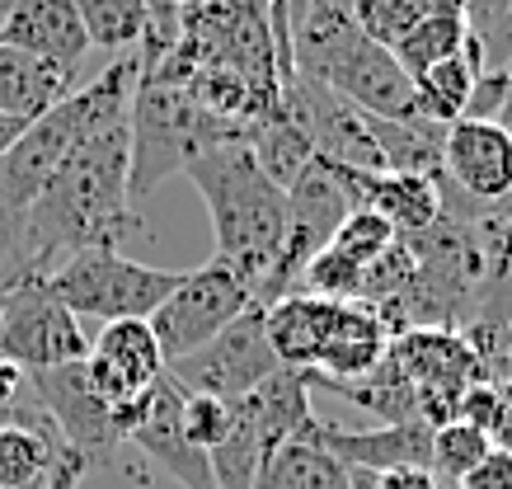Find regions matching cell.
Instances as JSON below:
<instances>
[{
  "label": "cell",
  "instance_id": "6da1fadb",
  "mask_svg": "<svg viewBox=\"0 0 512 489\" xmlns=\"http://www.w3.org/2000/svg\"><path fill=\"white\" fill-rule=\"evenodd\" d=\"M132 174V118L99 127L90 142L62 160L47 189L29 207L33 269L52 273L80 250H118L141 236V212L127 198Z\"/></svg>",
  "mask_w": 512,
  "mask_h": 489
},
{
  "label": "cell",
  "instance_id": "7a4b0ae2",
  "mask_svg": "<svg viewBox=\"0 0 512 489\" xmlns=\"http://www.w3.org/2000/svg\"><path fill=\"white\" fill-rule=\"evenodd\" d=\"M292 66L296 76L334 90L367 118H390V123L423 118L409 71L395 62V52L357 29L353 5L343 0H306V10L292 24Z\"/></svg>",
  "mask_w": 512,
  "mask_h": 489
},
{
  "label": "cell",
  "instance_id": "3957f363",
  "mask_svg": "<svg viewBox=\"0 0 512 489\" xmlns=\"http://www.w3.org/2000/svg\"><path fill=\"white\" fill-rule=\"evenodd\" d=\"M188 179L198 189L212 231H217V259L231 264L259 297L264 278L273 273L287 240V189L273 184L264 165L254 160L249 142H226L188 165Z\"/></svg>",
  "mask_w": 512,
  "mask_h": 489
},
{
  "label": "cell",
  "instance_id": "277c9868",
  "mask_svg": "<svg viewBox=\"0 0 512 489\" xmlns=\"http://www.w3.org/2000/svg\"><path fill=\"white\" fill-rule=\"evenodd\" d=\"M226 142H249V127L198 109L184 85L137 76V95H132V174H127L132 207L151 189H160L170 174H184L198 156H207V151H217Z\"/></svg>",
  "mask_w": 512,
  "mask_h": 489
},
{
  "label": "cell",
  "instance_id": "5b68a950",
  "mask_svg": "<svg viewBox=\"0 0 512 489\" xmlns=\"http://www.w3.org/2000/svg\"><path fill=\"white\" fill-rule=\"evenodd\" d=\"M179 278L184 273L137 264L123 250H80L47 273V287L76 320L90 316L113 325V320H151L160 301L179 287Z\"/></svg>",
  "mask_w": 512,
  "mask_h": 489
},
{
  "label": "cell",
  "instance_id": "8992f818",
  "mask_svg": "<svg viewBox=\"0 0 512 489\" xmlns=\"http://www.w3.org/2000/svg\"><path fill=\"white\" fill-rule=\"evenodd\" d=\"M90 344L80 320L52 297L47 273H24L0 287V358H10L24 372L71 367L90 358Z\"/></svg>",
  "mask_w": 512,
  "mask_h": 489
},
{
  "label": "cell",
  "instance_id": "52a82bcc",
  "mask_svg": "<svg viewBox=\"0 0 512 489\" xmlns=\"http://www.w3.org/2000/svg\"><path fill=\"white\" fill-rule=\"evenodd\" d=\"M249 306H254V292L231 264H202V269L184 273L179 287H174L170 297L156 306V316H151V330L160 339V353H165V367L188 358V353H198L217 339L226 325L245 316Z\"/></svg>",
  "mask_w": 512,
  "mask_h": 489
},
{
  "label": "cell",
  "instance_id": "ba28073f",
  "mask_svg": "<svg viewBox=\"0 0 512 489\" xmlns=\"http://www.w3.org/2000/svg\"><path fill=\"white\" fill-rule=\"evenodd\" d=\"M278 353L268 344L264 306H249L245 316L226 325L207 348L188 353L165 367V377L184 395H217V400H245L254 386H264L278 372Z\"/></svg>",
  "mask_w": 512,
  "mask_h": 489
},
{
  "label": "cell",
  "instance_id": "9c48e42d",
  "mask_svg": "<svg viewBox=\"0 0 512 489\" xmlns=\"http://www.w3.org/2000/svg\"><path fill=\"white\" fill-rule=\"evenodd\" d=\"M390 358L400 367L428 424H447L456 414V400L466 395V386L489 377L484 358L470 348V339L456 325H428V330H404L390 339Z\"/></svg>",
  "mask_w": 512,
  "mask_h": 489
},
{
  "label": "cell",
  "instance_id": "30bf717a",
  "mask_svg": "<svg viewBox=\"0 0 512 489\" xmlns=\"http://www.w3.org/2000/svg\"><path fill=\"white\" fill-rule=\"evenodd\" d=\"M179 410H184V391H179L170 377H160L151 391H141L137 400L118 405V410H113V424H118V433H123L127 447H132L141 461H151L156 471H165L184 489H217L212 461H207V452H198V447L184 438Z\"/></svg>",
  "mask_w": 512,
  "mask_h": 489
},
{
  "label": "cell",
  "instance_id": "8fae6325",
  "mask_svg": "<svg viewBox=\"0 0 512 489\" xmlns=\"http://www.w3.org/2000/svg\"><path fill=\"white\" fill-rule=\"evenodd\" d=\"M29 391L47 410V419L57 424L66 447L85 457V466H113V461L123 457L127 438L118 433V424H113V405H104V400L90 391L85 363L29 372Z\"/></svg>",
  "mask_w": 512,
  "mask_h": 489
},
{
  "label": "cell",
  "instance_id": "7c38bea8",
  "mask_svg": "<svg viewBox=\"0 0 512 489\" xmlns=\"http://www.w3.org/2000/svg\"><path fill=\"white\" fill-rule=\"evenodd\" d=\"M85 377H90V391L113 410L137 400L141 391H151L165 377V353H160L151 320H113V325H104V334L90 344Z\"/></svg>",
  "mask_w": 512,
  "mask_h": 489
},
{
  "label": "cell",
  "instance_id": "4fadbf2b",
  "mask_svg": "<svg viewBox=\"0 0 512 489\" xmlns=\"http://www.w3.org/2000/svg\"><path fill=\"white\" fill-rule=\"evenodd\" d=\"M442 184H456L470 203L498 207L512 198V132L480 118H461L442 142Z\"/></svg>",
  "mask_w": 512,
  "mask_h": 489
},
{
  "label": "cell",
  "instance_id": "5bb4252c",
  "mask_svg": "<svg viewBox=\"0 0 512 489\" xmlns=\"http://www.w3.org/2000/svg\"><path fill=\"white\" fill-rule=\"evenodd\" d=\"M301 438L325 447L348 471H395V466H428L433 471V424H381V428H339L315 414Z\"/></svg>",
  "mask_w": 512,
  "mask_h": 489
},
{
  "label": "cell",
  "instance_id": "9a60e30c",
  "mask_svg": "<svg viewBox=\"0 0 512 489\" xmlns=\"http://www.w3.org/2000/svg\"><path fill=\"white\" fill-rule=\"evenodd\" d=\"M0 43L76 71L90 52V33H85L76 0H15L0 19Z\"/></svg>",
  "mask_w": 512,
  "mask_h": 489
},
{
  "label": "cell",
  "instance_id": "2e32d148",
  "mask_svg": "<svg viewBox=\"0 0 512 489\" xmlns=\"http://www.w3.org/2000/svg\"><path fill=\"white\" fill-rule=\"evenodd\" d=\"M348 193H353V212H376L400 240L423 236L428 226L442 217V179L428 174H362L348 170Z\"/></svg>",
  "mask_w": 512,
  "mask_h": 489
},
{
  "label": "cell",
  "instance_id": "e0dca14e",
  "mask_svg": "<svg viewBox=\"0 0 512 489\" xmlns=\"http://www.w3.org/2000/svg\"><path fill=\"white\" fill-rule=\"evenodd\" d=\"M343 306L348 301H325V297H311V292H292V297L273 301L264 311V320H268V344L278 353V363L296 367V372H315L320 353H325L334 330H339Z\"/></svg>",
  "mask_w": 512,
  "mask_h": 489
},
{
  "label": "cell",
  "instance_id": "ac0fdd59",
  "mask_svg": "<svg viewBox=\"0 0 512 489\" xmlns=\"http://www.w3.org/2000/svg\"><path fill=\"white\" fill-rule=\"evenodd\" d=\"M71 95H76V71L52 66L24 48L0 43V113L24 118V123H38L43 113H52Z\"/></svg>",
  "mask_w": 512,
  "mask_h": 489
},
{
  "label": "cell",
  "instance_id": "d6986e66",
  "mask_svg": "<svg viewBox=\"0 0 512 489\" xmlns=\"http://www.w3.org/2000/svg\"><path fill=\"white\" fill-rule=\"evenodd\" d=\"M240 410L249 414V424L259 428V438L264 447H282L287 438H301V428L315 419L311 410V381L306 372H296V367H278L264 386H254L245 400H235Z\"/></svg>",
  "mask_w": 512,
  "mask_h": 489
},
{
  "label": "cell",
  "instance_id": "ffe728a7",
  "mask_svg": "<svg viewBox=\"0 0 512 489\" xmlns=\"http://www.w3.org/2000/svg\"><path fill=\"white\" fill-rule=\"evenodd\" d=\"M480 76H484V48H480V38L470 33L461 52H451L447 62H437V66H428L423 76H414L419 113L428 118V123H442V127L461 123Z\"/></svg>",
  "mask_w": 512,
  "mask_h": 489
},
{
  "label": "cell",
  "instance_id": "44dd1931",
  "mask_svg": "<svg viewBox=\"0 0 512 489\" xmlns=\"http://www.w3.org/2000/svg\"><path fill=\"white\" fill-rule=\"evenodd\" d=\"M254 489H353V471L311 438H287L268 452Z\"/></svg>",
  "mask_w": 512,
  "mask_h": 489
},
{
  "label": "cell",
  "instance_id": "7402d4cb",
  "mask_svg": "<svg viewBox=\"0 0 512 489\" xmlns=\"http://www.w3.org/2000/svg\"><path fill=\"white\" fill-rule=\"evenodd\" d=\"M466 38H470V19H466V10H442V15H433V19H423L419 29H409L395 43V62L409 71V80L414 76H423L428 66H437V62H447L451 52H461L466 48Z\"/></svg>",
  "mask_w": 512,
  "mask_h": 489
},
{
  "label": "cell",
  "instance_id": "603a6c76",
  "mask_svg": "<svg viewBox=\"0 0 512 489\" xmlns=\"http://www.w3.org/2000/svg\"><path fill=\"white\" fill-rule=\"evenodd\" d=\"M470 0H353L357 29L381 48H395L409 29H419L423 19L442 15V10H466Z\"/></svg>",
  "mask_w": 512,
  "mask_h": 489
},
{
  "label": "cell",
  "instance_id": "cb8c5ba5",
  "mask_svg": "<svg viewBox=\"0 0 512 489\" xmlns=\"http://www.w3.org/2000/svg\"><path fill=\"white\" fill-rule=\"evenodd\" d=\"M85 33H90V48H127L141 43L151 29V10L146 0H76Z\"/></svg>",
  "mask_w": 512,
  "mask_h": 489
},
{
  "label": "cell",
  "instance_id": "d4e9b609",
  "mask_svg": "<svg viewBox=\"0 0 512 489\" xmlns=\"http://www.w3.org/2000/svg\"><path fill=\"white\" fill-rule=\"evenodd\" d=\"M484 452H489V438H484L480 428L461 424V419L437 424L433 428V475H437V485L442 489L461 485V480L484 461Z\"/></svg>",
  "mask_w": 512,
  "mask_h": 489
},
{
  "label": "cell",
  "instance_id": "484cf974",
  "mask_svg": "<svg viewBox=\"0 0 512 489\" xmlns=\"http://www.w3.org/2000/svg\"><path fill=\"white\" fill-rule=\"evenodd\" d=\"M301 292L325 297V301H362V292H367V269L325 245V250L306 264V273H301Z\"/></svg>",
  "mask_w": 512,
  "mask_h": 489
},
{
  "label": "cell",
  "instance_id": "4316f807",
  "mask_svg": "<svg viewBox=\"0 0 512 489\" xmlns=\"http://www.w3.org/2000/svg\"><path fill=\"white\" fill-rule=\"evenodd\" d=\"M395 231H390L386 221L376 217V212H348V221H343L339 231H334V240H329V250H339L343 259H353V264H362V269H372L376 259L395 245Z\"/></svg>",
  "mask_w": 512,
  "mask_h": 489
},
{
  "label": "cell",
  "instance_id": "83f0119b",
  "mask_svg": "<svg viewBox=\"0 0 512 489\" xmlns=\"http://www.w3.org/2000/svg\"><path fill=\"white\" fill-rule=\"evenodd\" d=\"M235 405L231 400H217V395H184V410H179V424H184V438L198 447V452H217L226 433H231Z\"/></svg>",
  "mask_w": 512,
  "mask_h": 489
},
{
  "label": "cell",
  "instance_id": "f1b7e54d",
  "mask_svg": "<svg viewBox=\"0 0 512 489\" xmlns=\"http://www.w3.org/2000/svg\"><path fill=\"white\" fill-rule=\"evenodd\" d=\"M33 269V254H29V212L15 207L10 198H0V287L24 278Z\"/></svg>",
  "mask_w": 512,
  "mask_h": 489
},
{
  "label": "cell",
  "instance_id": "f546056e",
  "mask_svg": "<svg viewBox=\"0 0 512 489\" xmlns=\"http://www.w3.org/2000/svg\"><path fill=\"white\" fill-rule=\"evenodd\" d=\"M353 489H442L428 466H395V471H353Z\"/></svg>",
  "mask_w": 512,
  "mask_h": 489
},
{
  "label": "cell",
  "instance_id": "4dcf8cb0",
  "mask_svg": "<svg viewBox=\"0 0 512 489\" xmlns=\"http://www.w3.org/2000/svg\"><path fill=\"white\" fill-rule=\"evenodd\" d=\"M494 400H498V377H484V381H475V386H466V395L456 400V414H451V419H461V424H470V428H480L484 438H489Z\"/></svg>",
  "mask_w": 512,
  "mask_h": 489
},
{
  "label": "cell",
  "instance_id": "1f68e13d",
  "mask_svg": "<svg viewBox=\"0 0 512 489\" xmlns=\"http://www.w3.org/2000/svg\"><path fill=\"white\" fill-rule=\"evenodd\" d=\"M451 489H512V452L489 447L480 466H475L461 485H451Z\"/></svg>",
  "mask_w": 512,
  "mask_h": 489
},
{
  "label": "cell",
  "instance_id": "d6a6232c",
  "mask_svg": "<svg viewBox=\"0 0 512 489\" xmlns=\"http://www.w3.org/2000/svg\"><path fill=\"white\" fill-rule=\"evenodd\" d=\"M489 447H498V452H512V377H498L494 419H489Z\"/></svg>",
  "mask_w": 512,
  "mask_h": 489
},
{
  "label": "cell",
  "instance_id": "836d02e7",
  "mask_svg": "<svg viewBox=\"0 0 512 489\" xmlns=\"http://www.w3.org/2000/svg\"><path fill=\"white\" fill-rule=\"evenodd\" d=\"M24 132H29V123H24V118H10V113H0V156H5V151H10V146H15Z\"/></svg>",
  "mask_w": 512,
  "mask_h": 489
},
{
  "label": "cell",
  "instance_id": "e575fe53",
  "mask_svg": "<svg viewBox=\"0 0 512 489\" xmlns=\"http://www.w3.org/2000/svg\"><path fill=\"white\" fill-rule=\"evenodd\" d=\"M0 489H57V471H52V480H38V485H0Z\"/></svg>",
  "mask_w": 512,
  "mask_h": 489
},
{
  "label": "cell",
  "instance_id": "d590c367",
  "mask_svg": "<svg viewBox=\"0 0 512 489\" xmlns=\"http://www.w3.org/2000/svg\"><path fill=\"white\" fill-rule=\"evenodd\" d=\"M0 367H5V358H0Z\"/></svg>",
  "mask_w": 512,
  "mask_h": 489
}]
</instances>
